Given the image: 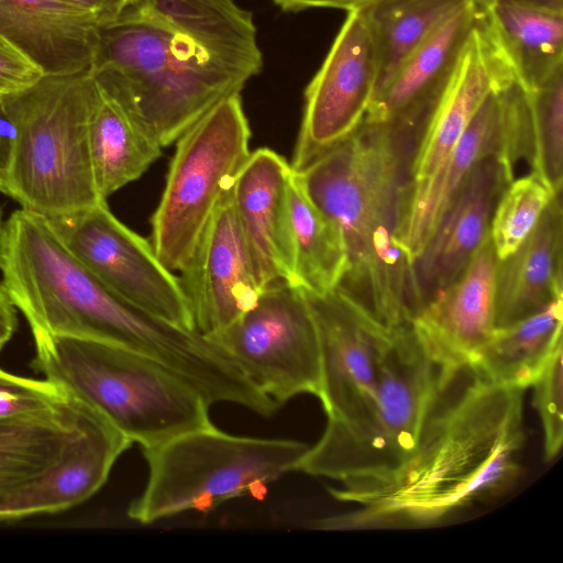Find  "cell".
Instances as JSON below:
<instances>
[{
  "label": "cell",
  "mask_w": 563,
  "mask_h": 563,
  "mask_svg": "<svg viewBox=\"0 0 563 563\" xmlns=\"http://www.w3.org/2000/svg\"><path fill=\"white\" fill-rule=\"evenodd\" d=\"M308 448L295 440L232 435L214 426L185 432L142 449L148 478L128 515L152 523L186 510H210L296 471Z\"/></svg>",
  "instance_id": "obj_8"
},
{
  "label": "cell",
  "mask_w": 563,
  "mask_h": 563,
  "mask_svg": "<svg viewBox=\"0 0 563 563\" xmlns=\"http://www.w3.org/2000/svg\"><path fill=\"white\" fill-rule=\"evenodd\" d=\"M98 95L88 69L44 75L0 97L14 130L7 196L22 208L51 218L106 201L96 188L89 152Z\"/></svg>",
  "instance_id": "obj_7"
},
{
  "label": "cell",
  "mask_w": 563,
  "mask_h": 563,
  "mask_svg": "<svg viewBox=\"0 0 563 563\" xmlns=\"http://www.w3.org/2000/svg\"><path fill=\"white\" fill-rule=\"evenodd\" d=\"M68 401L75 411L76 431L63 456L0 509V521L54 514L81 504L100 489L117 459L132 444L103 417Z\"/></svg>",
  "instance_id": "obj_18"
},
{
  "label": "cell",
  "mask_w": 563,
  "mask_h": 563,
  "mask_svg": "<svg viewBox=\"0 0 563 563\" xmlns=\"http://www.w3.org/2000/svg\"><path fill=\"white\" fill-rule=\"evenodd\" d=\"M532 118L531 172L554 194L563 179V68L529 91Z\"/></svg>",
  "instance_id": "obj_32"
},
{
  "label": "cell",
  "mask_w": 563,
  "mask_h": 563,
  "mask_svg": "<svg viewBox=\"0 0 563 563\" xmlns=\"http://www.w3.org/2000/svg\"><path fill=\"white\" fill-rule=\"evenodd\" d=\"M232 189L222 197L180 271L179 282L195 330L205 336L222 330L250 310L262 291L255 279Z\"/></svg>",
  "instance_id": "obj_14"
},
{
  "label": "cell",
  "mask_w": 563,
  "mask_h": 563,
  "mask_svg": "<svg viewBox=\"0 0 563 563\" xmlns=\"http://www.w3.org/2000/svg\"><path fill=\"white\" fill-rule=\"evenodd\" d=\"M67 398L53 383L12 375L0 368V420L56 412Z\"/></svg>",
  "instance_id": "obj_34"
},
{
  "label": "cell",
  "mask_w": 563,
  "mask_h": 563,
  "mask_svg": "<svg viewBox=\"0 0 563 563\" xmlns=\"http://www.w3.org/2000/svg\"><path fill=\"white\" fill-rule=\"evenodd\" d=\"M515 2L556 11V12H563V0H511Z\"/></svg>",
  "instance_id": "obj_40"
},
{
  "label": "cell",
  "mask_w": 563,
  "mask_h": 563,
  "mask_svg": "<svg viewBox=\"0 0 563 563\" xmlns=\"http://www.w3.org/2000/svg\"><path fill=\"white\" fill-rule=\"evenodd\" d=\"M261 69L205 48L136 5L99 27L92 66L99 89L161 147Z\"/></svg>",
  "instance_id": "obj_4"
},
{
  "label": "cell",
  "mask_w": 563,
  "mask_h": 563,
  "mask_svg": "<svg viewBox=\"0 0 563 563\" xmlns=\"http://www.w3.org/2000/svg\"><path fill=\"white\" fill-rule=\"evenodd\" d=\"M0 227H1V221H0Z\"/></svg>",
  "instance_id": "obj_41"
},
{
  "label": "cell",
  "mask_w": 563,
  "mask_h": 563,
  "mask_svg": "<svg viewBox=\"0 0 563 563\" xmlns=\"http://www.w3.org/2000/svg\"><path fill=\"white\" fill-rule=\"evenodd\" d=\"M14 130L0 99V192L7 195Z\"/></svg>",
  "instance_id": "obj_37"
},
{
  "label": "cell",
  "mask_w": 563,
  "mask_h": 563,
  "mask_svg": "<svg viewBox=\"0 0 563 563\" xmlns=\"http://www.w3.org/2000/svg\"><path fill=\"white\" fill-rule=\"evenodd\" d=\"M32 333L34 368L142 449L213 426L201 394L157 361L103 341Z\"/></svg>",
  "instance_id": "obj_6"
},
{
  "label": "cell",
  "mask_w": 563,
  "mask_h": 563,
  "mask_svg": "<svg viewBox=\"0 0 563 563\" xmlns=\"http://www.w3.org/2000/svg\"><path fill=\"white\" fill-rule=\"evenodd\" d=\"M555 195L532 172L510 181L495 206L489 227L498 260L506 258L520 246Z\"/></svg>",
  "instance_id": "obj_31"
},
{
  "label": "cell",
  "mask_w": 563,
  "mask_h": 563,
  "mask_svg": "<svg viewBox=\"0 0 563 563\" xmlns=\"http://www.w3.org/2000/svg\"><path fill=\"white\" fill-rule=\"evenodd\" d=\"M76 431L74 408L0 420V509L47 473Z\"/></svg>",
  "instance_id": "obj_27"
},
{
  "label": "cell",
  "mask_w": 563,
  "mask_h": 563,
  "mask_svg": "<svg viewBox=\"0 0 563 563\" xmlns=\"http://www.w3.org/2000/svg\"><path fill=\"white\" fill-rule=\"evenodd\" d=\"M563 213L556 194L520 246L498 260L495 328L509 325L562 297Z\"/></svg>",
  "instance_id": "obj_23"
},
{
  "label": "cell",
  "mask_w": 563,
  "mask_h": 563,
  "mask_svg": "<svg viewBox=\"0 0 563 563\" xmlns=\"http://www.w3.org/2000/svg\"><path fill=\"white\" fill-rule=\"evenodd\" d=\"M484 12L474 0L443 22L375 93L363 123L424 132Z\"/></svg>",
  "instance_id": "obj_17"
},
{
  "label": "cell",
  "mask_w": 563,
  "mask_h": 563,
  "mask_svg": "<svg viewBox=\"0 0 563 563\" xmlns=\"http://www.w3.org/2000/svg\"><path fill=\"white\" fill-rule=\"evenodd\" d=\"M73 254L112 292L178 328L196 331L179 278L107 202L48 218Z\"/></svg>",
  "instance_id": "obj_11"
},
{
  "label": "cell",
  "mask_w": 563,
  "mask_h": 563,
  "mask_svg": "<svg viewBox=\"0 0 563 563\" xmlns=\"http://www.w3.org/2000/svg\"><path fill=\"white\" fill-rule=\"evenodd\" d=\"M88 12L103 25L120 18L139 0H64Z\"/></svg>",
  "instance_id": "obj_36"
},
{
  "label": "cell",
  "mask_w": 563,
  "mask_h": 563,
  "mask_svg": "<svg viewBox=\"0 0 563 563\" xmlns=\"http://www.w3.org/2000/svg\"><path fill=\"white\" fill-rule=\"evenodd\" d=\"M0 272L10 300L32 332L117 344L175 371L192 354L190 331L112 292L41 213L21 208L1 224Z\"/></svg>",
  "instance_id": "obj_3"
},
{
  "label": "cell",
  "mask_w": 563,
  "mask_h": 563,
  "mask_svg": "<svg viewBox=\"0 0 563 563\" xmlns=\"http://www.w3.org/2000/svg\"><path fill=\"white\" fill-rule=\"evenodd\" d=\"M483 1L494 35L528 91L563 68V12L511 0Z\"/></svg>",
  "instance_id": "obj_25"
},
{
  "label": "cell",
  "mask_w": 563,
  "mask_h": 563,
  "mask_svg": "<svg viewBox=\"0 0 563 563\" xmlns=\"http://www.w3.org/2000/svg\"><path fill=\"white\" fill-rule=\"evenodd\" d=\"M287 218L292 285L318 294L338 288L347 269L342 235L308 197L294 170L287 186Z\"/></svg>",
  "instance_id": "obj_26"
},
{
  "label": "cell",
  "mask_w": 563,
  "mask_h": 563,
  "mask_svg": "<svg viewBox=\"0 0 563 563\" xmlns=\"http://www.w3.org/2000/svg\"><path fill=\"white\" fill-rule=\"evenodd\" d=\"M377 75V52L364 9L350 10L306 88L290 164L294 172H301L358 130L374 98Z\"/></svg>",
  "instance_id": "obj_12"
},
{
  "label": "cell",
  "mask_w": 563,
  "mask_h": 563,
  "mask_svg": "<svg viewBox=\"0 0 563 563\" xmlns=\"http://www.w3.org/2000/svg\"><path fill=\"white\" fill-rule=\"evenodd\" d=\"M422 134L362 123L350 139L296 172L342 235L347 269L338 289L389 328L419 313L412 263L399 234Z\"/></svg>",
  "instance_id": "obj_2"
},
{
  "label": "cell",
  "mask_w": 563,
  "mask_h": 563,
  "mask_svg": "<svg viewBox=\"0 0 563 563\" xmlns=\"http://www.w3.org/2000/svg\"><path fill=\"white\" fill-rule=\"evenodd\" d=\"M301 291L319 338L318 398L328 420L340 419L378 379L394 328L376 320L338 288L322 294Z\"/></svg>",
  "instance_id": "obj_13"
},
{
  "label": "cell",
  "mask_w": 563,
  "mask_h": 563,
  "mask_svg": "<svg viewBox=\"0 0 563 563\" xmlns=\"http://www.w3.org/2000/svg\"><path fill=\"white\" fill-rule=\"evenodd\" d=\"M292 168L269 148L251 152L232 189L234 207L261 289L292 285L287 186Z\"/></svg>",
  "instance_id": "obj_21"
},
{
  "label": "cell",
  "mask_w": 563,
  "mask_h": 563,
  "mask_svg": "<svg viewBox=\"0 0 563 563\" xmlns=\"http://www.w3.org/2000/svg\"><path fill=\"white\" fill-rule=\"evenodd\" d=\"M473 1L376 0L362 7L377 52L375 93L443 22Z\"/></svg>",
  "instance_id": "obj_30"
},
{
  "label": "cell",
  "mask_w": 563,
  "mask_h": 563,
  "mask_svg": "<svg viewBox=\"0 0 563 563\" xmlns=\"http://www.w3.org/2000/svg\"><path fill=\"white\" fill-rule=\"evenodd\" d=\"M101 25L64 0H0V36L19 47L45 75L92 69Z\"/></svg>",
  "instance_id": "obj_22"
},
{
  "label": "cell",
  "mask_w": 563,
  "mask_h": 563,
  "mask_svg": "<svg viewBox=\"0 0 563 563\" xmlns=\"http://www.w3.org/2000/svg\"><path fill=\"white\" fill-rule=\"evenodd\" d=\"M498 258L488 235L464 271L412 322L450 372L468 368L473 354L495 329Z\"/></svg>",
  "instance_id": "obj_19"
},
{
  "label": "cell",
  "mask_w": 563,
  "mask_h": 563,
  "mask_svg": "<svg viewBox=\"0 0 563 563\" xmlns=\"http://www.w3.org/2000/svg\"><path fill=\"white\" fill-rule=\"evenodd\" d=\"M562 297L509 325L495 328L473 354L468 369L503 386H531L562 335Z\"/></svg>",
  "instance_id": "obj_24"
},
{
  "label": "cell",
  "mask_w": 563,
  "mask_h": 563,
  "mask_svg": "<svg viewBox=\"0 0 563 563\" xmlns=\"http://www.w3.org/2000/svg\"><path fill=\"white\" fill-rule=\"evenodd\" d=\"M18 327L16 308L0 283V350L12 338Z\"/></svg>",
  "instance_id": "obj_39"
},
{
  "label": "cell",
  "mask_w": 563,
  "mask_h": 563,
  "mask_svg": "<svg viewBox=\"0 0 563 563\" xmlns=\"http://www.w3.org/2000/svg\"><path fill=\"white\" fill-rule=\"evenodd\" d=\"M563 342L556 345L533 386V406L543 429L545 460L556 457L563 443Z\"/></svg>",
  "instance_id": "obj_33"
},
{
  "label": "cell",
  "mask_w": 563,
  "mask_h": 563,
  "mask_svg": "<svg viewBox=\"0 0 563 563\" xmlns=\"http://www.w3.org/2000/svg\"><path fill=\"white\" fill-rule=\"evenodd\" d=\"M207 338L278 406L303 393L319 396V338L299 287L286 280L266 286L250 310Z\"/></svg>",
  "instance_id": "obj_10"
},
{
  "label": "cell",
  "mask_w": 563,
  "mask_h": 563,
  "mask_svg": "<svg viewBox=\"0 0 563 563\" xmlns=\"http://www.w3.org/2000/svg\"><path fill=\"white\" fill-rule=\"evenodd\" d=\"M514 179L515 174L499 155H488L474 166L412 261V285L419 313L457 278L485 242L495 206Z\"/></svg>",
  "instance_id": "obj_15"
},
{
  "label": "cell",
  "mask_w": 563,
  "mask_h": 563,
  "mask_svg": "<svg viewBox=\"0 0 563 563\" xmlns=\"http://www.w3.org/2000/svg\"><path fill=\"white\" fill-rule=\"evenodd\" d=\"M516 77L488 95L459 143L434 173L424 180H412L399 234L400 246L411 263L474 166L488 155H499L505 161L511 137Z\"/></svg>",
  "instance_id": "obj_16"
},
{
  "label": "cell",
  "mask_w": 563,
  "mask_h": 563,
  "mask_svg": "<svg viewBox=\"0 0 563 563\" xmlns=\"http://www.w3.org/2000/svg\"><path fill=\"white\" fill-rule=\"evenodd\" d=\"M515 76L485 10L421 136L411 167L413 181L424 180L434 173L459 143L488 95Z\"/></svg>",
  "instance_id": "obj_20"
},
{
  "label": "cell",
  "mask_w": 563,
  "mask_h": 563,
  "mask_svg": "<svg viewBox=\"0 0 563 563\" xmlns=\"http://www.w3.org/2000/svg\"><path fill=\"white\" fill-rule=\"evenodd\" d=\"M459 394L443 391L407 463L364 489L329 488L347 512L318 519L321 530L421 528L507 489L525 442L523 388L489 383L470 371ZM456 378V377H455Z\"/></svg>",
  "instance_id": "obj_1"
},
{
  "label": "cell",
  "mask_w": 563,
  "mask_h": 563,
  "mask_svg": "<svg viewBox=\"0 0 563 563\" xmlns=\"http://www.w3.org/2000/svg\"><path fill=\"white\" fill-rule=\"evenodd\" d=\"M45 73L8 38L0 36V97L36 84Z\"/></svg>",
  "instance_id": "obj_35"
},
{
  "label": "cell",
  "mask_w": 563,
  "mask_h": 563,
  "mask_svg": "<svg viewBox=\"0 0 563 563\" xmlns=\"http://www.w3.org/2000/svg\"><path fill=\"white\" fill-rule=\"evenodd\" d=\"M88 135L95 185L104 200L141 177L162 153L100 89Z\"/></svg>",
  "instance_id": "obj_29"
},
{
  "label": "cell",
  "mask_w": 563,
  "mask_h": 563,
  "mask_svg": "<svg viewBox=\"0 0 563 563\" xmlns=\"http://www.w3.org/2000/svg\"><path fill=\"white\" fill-rule=\"evenodd\" d=\"M284 11H301L310 8H333L353 10L372 3L376 0H272Z\"/></svg>",
  "instance_id": "obj_38"
},
{
  "label": "cell",
  "mask_w": 563,
  "mask_h": 563,
  "mask_svg": "<svg viewBox=\"0 0 563 563\" xmlns=\"http://www.w3.org/2000/svg\"><path fill=\"white\" fill-rule=\"evenodd\" d=\"M461 372L439 362L412 321L394 328L373 388L344 417L328 420L296 471L338 481L344 490L388 481L410 459L437 402Z\"/></svg>",
  "instance_id": "obj_5"
},
{
  "label": "cell",
  "mask_w": 563,
  "mask_h": 563,
  "mask_svg": "<svg viewBox=\"0 0 563 563\" xmlns=\"http://www.w3.org/2000/svg\"><path fill=\"white\" fill-rule=\"evenodd\" d=\"M250 139L236 92L219 101L177 140L151 235L155 254L170 272L186 265L222 197L232 189L251 154Z\"/></svg>",
  "instance_id": "obj_9"
},
{
  "label": "cell",
  "mask_w": 563,
  "mask_h": 563,
  "mask_svg": "<svg viewBox=\"0 0 563 563\" xmlns=\"http://www.w3.org/2000/svg\"><path fill=\"white\" fill-rule=\"evenodd\" d=\"M134 5L218 55L263 65L252 14L233 0H139Z\"/></svg>",
  "instance_id": "obj_28"
}]
</instances>
